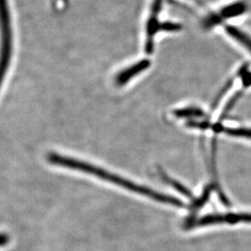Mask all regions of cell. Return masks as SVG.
Wrapping results in <instances>:
<instances>
[{
    "mask_svg": "<svg viewBox=\"0 0 251 251\" xmlns=\"http://www.w3.org/2000/svg\"><path fill=\"white\" fill-rule=\"evenodd\" d=\"M47 158H48V161L53 164V165H56V166H60V167H63V168H66V169L74 170V171L88 173V174L95 176L99 179L106 180L110 183H113V184L118 185L122 188L126 189L130 192L142 195V196H144L146 198H151L152 200H155L157 202L165 203V204L171 205V206H179V207L183 206L182 202L178 198L158 193L156 191H153L152 189L145 187L143 185L136 184L133 181H131L129 179L120 177V176L116 175L112 172H109V171H105L103 169H100L97 166L91 165L90 163L78 160V159L69 157V156L62 155V154H58V153H55V152L49 153Z\"/></svg>",
    "mask_w": 251,
    "mask_h": 251,
    "instance_id": "1",
    "label": "cell"
},
{
    "mask_svg": "<svg viewBox=\"0 0 251 251\" xmlns=\"http://www.w3.org/2000/svg\"><path fill=\"white\" fill-rule=\"evenodd\" d=\"M246 10H247V6L243 2L234 3L232 5L226 6L218 14H212L209 17L206 18L204 25L206 28L212 27L217 24H220L223 19L232 18L235 16H239L243 14Z\"/></svg>",
    "mask_w": 251,
    "mask_h": 251,
    "instance_id": "2",
    "label": "cell"
},
{
    "mask_svg": "<svg viewBox=\"0 0 251 251\" xmlns=\"http://www.w3.org/2000/svg\"><path fill=\"white\" fill-rule=\"evenodd\" d=\"M149 66H150V61L144 60L121 71L116 76V80H115L116 85L118 87H123L128 81L131 80L134 76L141 74L145 69H147Z\"/></svg>",
    "mask_w": 251,
    "mask_h": 251,
    "instance_id": "3",
    "label": "cell"
},
{
    "mask_svg": "<svg viewBox=\"0 0 251 251\" xmlns=\"http://www.w3.org/2000/svg\"><path fill=\"white\" fill-rule=\"evenodd\" d=\"M225 30L227 34L231 37H233L234 40H236L239 44L245 47L249 51L251 52V36H248L241 30L232 26V25H226Z\"/></svg>",
    "mask_w": 251,
    "mask_h": 251,
    "instance_id": "4",
    "label": "cell"
},
{
    "mask_svg": "<svg viewBox=\"0 0 251 251\" xmlns=\"http://www.w3.org/2000/svg\"><path fill=\"white\" fill-rule=\"evenodd\" d=\"M213 129L216 132L223 131L226 134L235 136V137H243L251 140V128H246V127H226L223 126L220 124L213 126Z\"/></svg>",
    "mask_w": 251,
    "mask_h": 251,
    "instance_id": "5",
    "label": "cell"
},
{
    "mask_svg": "<svg viewBox=\"0 0 251 251\" xmlns=\"http://www.w3.org/2000/svg\"><path fill=\"white\" fill-rule=\"evenodd\" d=\"M173 114H174L175 117H179V118L204 117V112L200 108L198 107H188L175 110L173 112Z\"/></svg>",
    "mask_w": 251,
    "mask_h": 251,
    "instance_id": "6",
    "label": "cell"
},
{
    "mask_svg": "<svg viewBox=\"0 0 251 251\" xmlns=\"http://www.w3.org/2000/svg\"><path fill=\"white\" fill-rule=\"evenodd\" d=\"M159 173H160L162 178L164 179L165 181H167L168 183H170L172 187L177 189L180 194L184 195L185 197H187V198H193V195L191 194V192L189 191L188 189L185 188L181 183L176 181L175 179H171V177H169V176H168L164 171H161V170H159Z\"/></svg>",
    "mask_w": 251,
    "mask_h": 251,
    "instance_id": "7",
    "label": "cell"
},
{
    "mask_svg": "<svg viewBox=\"0 0 251 251\" xmlns=\"http://www.w3.org/2000/svg\"><path fill=\"white\" fill-rule=\"evenodd\" d=\"M209 196H210V188L207 187V189H206V190L204 191V193H203V195L201 196V198H198V199H197V200L195 201V203L193 204L192 207H193L195 210H198L200 207H202V206H204V204L208 200Z\"/></svg>",
    "mask_w": 251,
    "mask_h": 251,
    "instance_id": "8",
    "label": "cell"
},
{
    "mask_svg": "<svg viewBox=\"0 0 251 251\" xmlns=\"http://www.w3.org/2000/svg\"><path fill=\"white\" fill-rule=\"evenodd\" d=\"M10 241V236L8 233H0V248L5 247Z\"/></svg>",
    "mask_w": 251,
    "mask_h": 251,
    "instance_id": "9",
    "label": "cell"
}]
</instances>
